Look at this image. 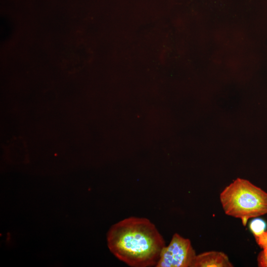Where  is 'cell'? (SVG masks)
I'll return each instance as SVG.
<instances>
[{"mask_svg":"<svg viewBox=\"0 0 267 267\" xmlns=\"http://www.w3.org/2000/svg\"><path fill=\"white\" fill-rule=\"evenodd\" d=\"M110 252L132 267L156 265L165 242L148 219L130 217L113 225L107 234Z\"/></svg>","mask_w":267,"mask_h":267,"instance_id":"1","label":"cell"},{"mask_svg":"<svg viewBox=\"0 0 267 267\" xmlns=\"http://www.w3.org/2000/svg\"><path fill=\"white\" fill-rule=\"evenodd\" d=\"M225 214L239 219L246 226L249 219L267 214V192L248 180L237 178L220 195Z\"/></svg>","mask_w":267,"mask_h":267,"instance_id":"2","label":"cell"},{"mask_svg":"<svg viewBox=\"0 0 267 267\" xmlns=\"http://www.w3.org/2000/svg\"><path fill=\"white\" fill-rule=\"evenodd\" d=\"M196 254L189 239L173 235L161 250L156 267H192Z\"/></svg>","mask_w":267,"mask_h":267,"instance_id":"3","label":"cell"},{"mask_svg":"<svg viewBox=\"0 0 267 267\" xmlns=\"http://www.w3.org/2000/svg\"><path fill=\"white\" fill-rule=\"evenodd\" d=\"M228 256L219 251H208L196 255L192 267H232Z\"/></svg>","mask_w":267,"mask_h":267,"instance_id":"4","label":"cell"},{"mask_svg":"<svg viewBox=\"0 0 267 267\" xmlns=\"http://www.w3.org/2000/svg\"><path fill=\"white\" fill-rule=\"evenodd\" d=\"M254 237L256 243L262 249L257 258L258 266L259 267H267V230Z\"/></svg>","mask_w":267,"mask_h":267,"instance_id":"5","label":"cell"},{"mask_svg":"<svg viewBox=\"0 0 267 267\" xmlns=\"http://www.w3.org/2000/svg\"><path fill=\"white\" fill-rule=\"evenodd\" d=\"M255 218L249 223V228L254 236L260 235L263 233L267 227L266 222L262 219Z\"/></svg>","mask_w":267,"mask_h":267,"instance_id":"6","label":"cell"}]
</instances>
